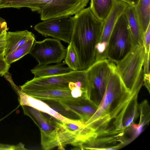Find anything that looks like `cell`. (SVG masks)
Instances as JSON below:
<instances>
[{
  "label": "cell",
  "instance_id": "6da1fadb",
  "mask_svg": "<svg viewBox=\"0 0 150 150\" xmlns=\"http://www.w3.org/2000/svg\"><path fill=\"white\" fill-rule=\"evenodd\" d=\"M138 91L126 86L113 63L102 98L96 111L85 123L95 133L106 131L122 121L132 103L137 99Z\"/></svg>",
  "mask_w": 150,
  "mask_h": 150
},
{
  "label": "cell",
  "instance_id": "7a4b0ae2",
  "mask_svg": "<svg viewBox=\"0 0 150 150\" xmlns=\"http://www.w3.org/2000/svg\"><path fill=\"white\" fill-rule=\"evenodd\" d=\"M73 19L70 43L77 56L79 70H86L96 62V47L102 32L103 21L97 18L89 7L75 14Z\"/></svg>",
  "mask_w": 150,
  "mask_h": 150
},
{
  "label": "cell",
  "instance_id": "3957f363",
  "mask_svg": "<svg viewBox=\"0 0 150 150\" xmlns=\"http://www.w3.org/2000/svg\"><path fill=\"white\" fill-rule=\"evenodd\" d=\"M89 0H0V9L26 7L40 15V19L75 15L84 8Z\"/></svg>",
  "mask_w": 150,
  "mask_h": 150
},
{
  "label": "cell",
  "instance_id": "277c9868",
  "mask_svg": "<svg viewBox=\"0 0 150 150\" xmlns=\"http://www.w3.org/2000/svg\"><path fill=\"white\" fill-rule=\"evenodd\" d=\"M40 131L41 144L42 149L49 150L57 147L59 150L71 145L81 149L91 136L88 128L85 125L59 121L53 130L49 132Z\"/></svg>",
  "mask_w": 150,
  "mask_h": 150
},
{
  "label": "cell",
  "instance_id": "5b68a950",
  "mask_svg": "<svg viewBox=\"0 0 150 150\" xmlns=\"http://www.w3.org/2000/svg\"><path fill=\"white\" fill-rule=\"evenodd\" d=\"M136 45L124 13L117 20L111 34L106 58L116 63L123 58Z\"/></svg>",
  "mask_w": 150,
  "mask_h": 150
},
{
  "label": "cell",
  "instance_id": "8992f818",
  "mask_svg": "<svg viewBox=\"0 0 150 150\" xmlns=\"http://www.w3.org/2000/svg\"><path fill=\"white\" fill-rule=\"evenodd\" d=\"M113 63L107 59H101L86 70L89 97L97 107L104 94Z\"/></svg>",
  "mask_w": 150,
  "mask_h": 150
},
{
  "label": "cell",
  "instance_id": "52a82bcc",
  "mask_svg": "<svg viewBox=\"0 0 150 150\" xmlns=\"http://www.w3.org/2000/svg\"><path fill=\"white\" fill-rule=\"evenodd\" d=\"M145 54L143 45H137L123 58L115 63L121 79L130 90L142 69Z\"/></svg>",
  "mask_w": 150,
  "mask_h": 150
},
{
  "label": "cell",
  "instance_id": "ba28073f",
  "mask_svg": "<svg viewBox=\"0 0 150 150\" xmlns=\"http://www.w3.org/2000/svg\"><path fill=\"white\" fill-rule=\"evenodd\" d=\"M87 80L86 71H72L59 75L39 78H34L20 86L22 92L31 90L49 89L69 88V83L83 81Z\"/></svg>",
  "mask_w": 150,
  "mask_h": 150
},
{
  "label": "cell",
  "instance_id": "9c48e42d",
  "mask_svg": "<svg viewBox=\"0 0 150 150\" xmlns=\"http://www.w3.org/2000/svg\"><path fill=\"white\" fill-rule=\"evenodd\" d=\"M67 50L60 40L47 38L40 41L35 40L29 54L38 62V65H45L61 62Z\"/></svg>",
  "mask_w": 150,
  "mask_h": 150
},
{
  "label": "cell",
  "instance_id": "30bf717a",
  "mask_svg": "<svg viewBox=\"0 0 150 150\" xmlns=\"http://www.w3.org/2000/svg\"><path fill=\"white\" fill-rule=\"evenodd\" d=\"M35 30L42 36L53 38L69 44L73 29V19L71 16L49 19L38 23Z\"/></svg>",
  "mask_w": 150,
  "mask_h": 150
},
{
  "label": "cell",
  "instance_id": "8fae6325",
  "mask_svg": "<svg viewBox=\"0 0 150 150\" xmlns=\"http://www.w3.org/2000/svg\"><path fill=\"white\" fill-rule=\"evenodd\" d=\"M127 4L116 0L111 12L103 21L102 32L96 47V61L106 59L109 40L114 26L120 16L124 13Z\"/></svg>",
  "mask_w": 150,
  "mask_h": 150
},
{
  "label": "cell",
  "instance_id": "7c38bea8",
  "mask_svg": "<svg viewBox=\"0 0 150 150\" xmlns=\"http://www.w3.org/2000/svg\"><path fill=\"white\" fill-rule=\"evenodd\" d=\"M19 95V101L22 105H27L41 112L46 113L62 123H70L82 125L83 123L79 120L72 119L67 117L52 108L43 101L30 96L18 89Z\"/></svg>",
  "mask_w": 150,
  "mask_h": 150
},
{
  "label": "cell",
  "instance_id": "4fadbf2b",
  "mask_svg": "<svg viewBox=\"0 0 150 150\" xmlns=\"http://www.w3.org/2000/svg\"><path fill=\"white\" fill-rule=\"evenodd\" d=\"M59 103L67 110L76 114L84 124L93 115L98 107L91 101L81 98Z\"/></svg>",
  "mask_w": 150,
  "mask_h": 150
},
{
  "label": "cell",
  "instance_id": "5bb4252c",
  "mask_svg": "<svg viewBox=\"0 0 150 150\" xmlns=\"http://www.w3.org/2000/svg\"><path fill=\"white\" fill-rule=\"evenodd\" d=\"M22 92L41 100H52L59 103L75 98L72 96L70 88L31 90Z\"/></svg>",
  "mask_w": 150,
  "mask_h": 150
},
{
  "label": "cell",
  "instance_id": "9a60e30c",
  "mask_svg": "<svg viewBox=\"0 0 150 150\" xmlns=\"http://www.w3.org/2000/svg\"><path fill=\"white\" fill-rule=\"evenodd\" d=\"M24 114L28 116L38 126L40 131L49 132L54 130L59 120L46 117L39 110L30 106H21Z\"/></svg>",
  "mask_w": 150,
  "mask_h": 150
},
{
  "label": "cell",
  "instance_id": "2e32d148",
  "mask_svg": "<svg viewBox=\"0 0 150 150\" xmlns=\"http://www.w3.org/2000/svg\"><path fill=\"white\" fill-rule=\"evenodd\" d=\"M35 39L34 34L27 30L7 32L5 57L28 40Z\"/></svg>",
  "mask_w": 150,
  "mask_h": 150
},
{
  "label": "cell",
  "instance_id": "e0dca14e",
  "mask_svg": "<svg viewBox=\"0 0 150 150\" xmlns=\"http://www.w3.org/2000/svg\"><path fill=\"white\" fill-rule=\"evenodd\" d=\"M64 62L55 65H39L31 70L34 75V78H39L61 75L69 73L73 71L68 67H65Z\"/></svg>",
  "mask_w": 150,
  "mask_h": 150
},
{
  "label": "cell",
  "instance_id": "ac0fdd59",
  "mask_svg": "<svg viewBox=\"0 0 150 150\" xmlns=\"http://www.w3.org/2000/svg\"><path fill=\"white\" fill-rule=\"evenodd\" d=\"M129 28L136 45H143L142 33L134 7L128 5L124 11Z\"/></svg>",
  "mask_w": 150,
  "mask_h": 150
},
{
  "label": "cell",
  "instance_id": "d6986e66",
  "mask_svg": "<svg viewBox=\"0 0 150 150\" xmlns=\"http://www.w3.org/2000/svg\"><path fill=\"white\" fill-rule=\"evenodd\" d=\"M116 0H91L90 8L94 16L103 21L108 16Z\"/></svg>",
  "mask_w": 150,
  "mask_h": 150
},
{
  "label": "cell",
  "instance_id": "ffe728a7",
  "mask_svg": "<svg viewBox=\"0 0 150 150\" xmlns=\"http://www.w3.org/2000/svg\"><path fill=\"white\" fill-rule=\"evenodd\" d=\"M134 8L143 34L150 25V0H139Z\"/></svg>",
  "mask_w": 150,
  "mask_h": 150
},
{
  "label": "cell",
  "instance_id": "44dd1931",
  "mask_svg": "<svg viewBox=\"0 0 150 150\" xmlns=\"http://www.w3.org/2000/svg\"><path fill=\"white\" fill-rule=\"evenodd\" d=\"M35 40V39H33L28 40L5 57L7 63L10 65L29 54Z\"/></svg>",
  "mask_w": 150,
  "mask_h": 150
},
{
  "label": "cell",
  "instance_id": "7402d4cb",
  "mask_svg": "<svg viewBox=\"0 0 150 150\" xmlns=\"http://www.w3.org/2000/svg\"><path fill=\"white\" fill-rule=\"evenodd\" d=\"M67 49L64 62L71 70L75 71L79 70V67L77 56L71 43L69 44Z\"/></svg>",
  "mask_w": 150,
  "mask_h": 150
},
{
  "label": "cell",
  "instance_id": "603a6c76",
  "mask_svg": "<svg viewBox=\"0 0 150 150\" xmlns=\"http://www.w3.org/2000/svg\"><path fill=\"white\" fill-rule=\"evenodd\" d=\"M148 106L146 101H144L140 105V121L138 124V128L135 132V134L137 136H139L142 133L144 127L149 122L150 112H148Z\"/></svg>",
  "mask_w": 150,
  "mask_h": 150
},
{
  "label": "cell",
  "instance_id": "cb8c5ba5",
  "mask_svg": "<svg viewBox=\"0 0 150 150\" xmlns=\"http://www.w3.org/2000/svg\"><path fill=\"white\" fill-rule=\"evenodd\" d=\"M150 25L146 30L143 35V45L144 47L145 53L149 54L150 40Z\"/></svg>",
  "mask_w": 150,
  "mask_h": 150
},
{
  "label": "cell",
  "instance_id": "d4e9b609",
  "mask_svg": "<svg viewBox=\"0 0 150 150\" xmlns=\"http://www.w3.org/2000/svg\"><path fill=\"white\" fill-rule=\"evenodd\" d=\"M10 65L6 62L4 54L0 57V76H2L8 72Z\"/></svg>",
  "mask_w": 150,
  "mask_h": 150
},
{
  "label": "cell",
  "instance_id": "484cf974",
  "mask_svg": "<svg viewBox=\"0 0 150 150\" xmlns=\"http://www.w3.org/2000/svg\"><path fill=\"white\" fill-rule=\"evenodd\" d=\"M7 31L2 32L0 34V57L4 55L6 44V34Z\"/></svg>",
  "mask_w": 150,
  "mask_h": 150
},
{
  "label": "cell",
  "instance_id": "4316f807",
  "mask_svg": "<svg viewBox=\"0 0 150 150\" xmlns=\"http://www.w3.org/2000/svg\"><path fill=\"white\" fill-rule=\"evenodd\" d=\"M7 25L5 21L0 17V31L2 32L7 30Z\"/></svg>",
  "mask_w": 150,
  "mask_h": 150
},
{
  "label": "cell",
  "instance_id": "83f0119b",
  "mask_svg": "<svg viewBox=\"0 0 150 150\" xmlns=\"http://www.w3.org/2000/svg\"><path fill=\"white\" fill-rule=\"evenodd\" d=\"M124 2L128 5L135 7L138 4L139 0H118Z\"/></svg>",
  "mask_w": 150,
  "mask_h": 150
},
{
  "label": "cell",
  "instance_id": "f1b7e54d",
  "mask_svg": "<svg viewBox=\"0 0 150 150\" xmlns=\"http://www.w3.org/2000/svg\"><path fill=\"white\" fill-rule=\"evenodd\" d=\"M2 32L0 31V34L2 33Z\"/></svg>",
  "mask_w": 150,
  "mask_h": 150
}]
</instances>
